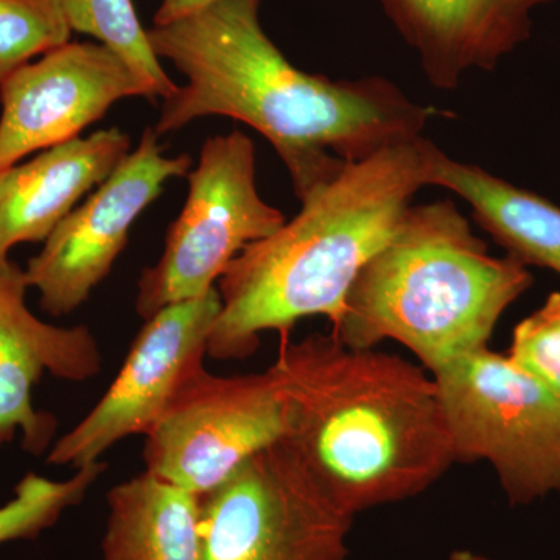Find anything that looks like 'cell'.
<instances>
[{"instance_id":"4","label":"cell","mask_w":560,"mask_h":560,"mask_svg":"<svg viewBox=\"0 0 560 560\" xmlns=\"http://www.w3.org/2000/svg\"><path fill=\"white\" fill-rule=\"evenodd\" d=\"M533 280L514 257L492 256L452 200L410 206L353 282L331 334L353 349L400 342L433 372L486 348Z\"/></svg>"},{"instance_id":"22","label":"cell","mask_w":560,"mask_h":560,"mask_svg":"<svg viewBox=\"0 0 560 560\" xmlns=\"http://www.w3.org/2000/svg\"><path fill=\"white\" fill-rule=\"evenodd\" d=\"M448 560H489L485 556L478 555V552L470 550H456L448 556Z\"/></svg>"},{"instance_id":"6","label":"cell","mask_w":560,"mask_h":560,"mask_svg":"<svg viewBox=\"0 0 560 560\" xmlns=\"http://www.w3.org/2000/svg\"><path fill=\"white\" fill-rule=\"evenodd\" d=\"M353 518L283 440L201 497L202 560H348Z\"/></svg>"},{"instance_id":"9","label":"cell","mask_w":560,"mask_h":560,"mask_svg":"<svg viewBox=\"0 0 560 560\" xmlns=\"http://www.w3.org/2000/svg\"><path fill=\"white\" fill-rule=\"evenodd\" d=\"M221 311L219 289L145 319L108 390L75 429L51 447L47 464L73 469L101 460L117 442L150 433L176 394L205 368Z\"/></svg>"},{"instance_id":"8","label":"cell","mask_w":560,"mask_h":560,"mask_svg":"<svg viewBox=\"0 0 560 560\" xmlns=\"http://www.w3.org/2000/svg\"><path fill=\"white\" fill-rule=\"evenodd\" d=\"M290 436V410L271 368L219 377L198 371L145 436V470L202 497L257 453Z\"/></svg>"},{"instance_id":"7","label":"cell","mask_w":560,"mask_h":560,"mask_svg":"<svg viewBox=\"0 0 560 560\" xmlns=\"http://www.w3.org/2000/svg\"><path fill=\"white\" fill-rule=\"evenodd\" d=\"M283 223L282 212L257 191L253 140L241 131L209 138L189 173V197L167 232L164 254L140 276L136 312L149 319L168 305L205 296L246 246Z\"/></svg>"},{"instance_id":"10","label":"cell","mask_w":560,"mask_h":560,"mask_svg":"<svg viewBox=\"0 0 560 560\" xmlns=\"http://www.w3.org/2000/svg\"><path fill=\"white\" fill-rule=\"evenodd\" d=\"M154 128H147L131 151L98 190L73 209L51 232L24 271L39 291L40 307L51 316L75 312L109 275L140 213L156 200L168 179L186 176L187 154L165 156Z\"/></svg>"},{"instance_id":"14","label":"cell","mask_w":560,"mask_h":560,"mask_svg":"<svg viewBox=\"0 0 560 560\" xmlns=\"http://www.w3.org/2000/svg\"><path fill=\"white\" fill-rule=\"evenodd\" d=\"M131 140L110 128L44 150L0 173V270L20 243L46 242L73 206L130 154Z\"/></svg>"},{"instance_id":"13","label":"cell","mask_w":560,"mask_h":560,"mask_svg":"<svg viewBox=\"0 0 560 560\" xmlns=\"http://www.w3.org/2000/svg\"><path fill=\"white\" fill-rule=\"evenodd\" d=\"M556 0H381L427 79L451 91L474 69L493 70L529 39L533 16Z\"/></svg>"},{"instance_id":"16","label":"cell","mask_w":560,"mask_h":560,"mask_svg":"<svg viewBox=\"0 0 560 560\" xmlns=\"http://www.w3.org/2000/svg\"><path fill=\"white\" fill-rule=\"evenodd\" d=\"M106 503L103 560H202L201 497L145 470Z\"/></svg>"},{"instance_id":"17","label":"cell","mask_w":560,"mask_h":560,"mask_svg":"<svg viewBox=\"0 0 560 560\" xmlns=\"http://www.w3.org/2000/svg\"><path fill=\"white\" fill-rule=\"evenodd\" d=\"M72 32L97 39L124 58L156 97L178 90L154 54L149 31L140 24L132 0H61Z\"/></svg>"},{"instance_id":"20","label":"cell","mask_w":560,"mask_h":560,"mask_svg":"<svg viewBox=\"0 0 560 560\" xmlns=\"http://www.w3.org/2000/svg\"><path fill=\"white\" fill-rule=\"evenodd\" d=\"M508 357L560 397V291L518 323Z\"/></svg>"},{"instance_id":"15","label":"cell","mask_w":560,"mask_h":560,"mask_svg":"<svg viewBox=\"0 0 560 560\" xmlns=\"http://www.w3.org/2000/svg\"><path fill=\"white\" fill-rule=\"evenodd\" d=\"M429 186L444 187L474 210V219L508 256L560 276V208L547 198L448 158L431 143Z\"/></svg>"},{"instance_id":"5","label":"cell","mask_w":560,"mask_h":560,"mask_svg":"<svg viewBox=\"0 0 560 560\" xmlns=\"http://www.w3.org/2000/svg\"><path fill=\"white\" fill-rule=\"evenodd\" d=\"M431 375L456 463H489L512 504L560 493L558 394L489 346Z\"/></svg>"},{"instance_id":"11","label":"cell","mask_w":560,"mask_h":560,"mask_svg":"<svg viewBox=\"0 0 560 560\" xmlns=\"http://www.w3.org/2000/svg\"><path fill=\"white\" fill-rule=\"evenodd\" d=\"M156 95L131 66L98 43H68L0 83V173L33 151L79 138L114 103Z\"/></svg>"},{"instance_id":"2","label":"cell","mask_w":560,"mask_h":560,"mask_svg":"<svg viewBox=\"0 0 560 560\" xmlns=\"http://www.w3.org/2000/svg\"><path fill=\"white\" fill-rule=\"evenodd\" d=\"M290 410V436L349 514L412 499L456 463L433 375L334 334L280 337L271 364Z\"/></svg>"},{"instance_id":"3","label":"cell","mask_w":560,"mask_h":560,"mask_svg":"<svg viewBox=\"0 0 560 560\" xmlns=\"http://www.w3.org/2000/svg\"><path fill=\"white\" fill-rule=\"evenodd\" d=\"M431 143L420 136L346 165L301 200L293 220L246 246L220 276L221 311L208 355L246 359L260 334L285 337L308 316H326L337 329L361 270L429 186Z\"/></svg>"},{"instance_id":"19","label":"cell","mask_w":560,"mask_h":560,"mask_svg":"<svg viewBox=\"0 0 560 560\" xmlns=\"http://www.w3.org/2000/svg\"><path fill=\"white\" fill-rule=\"evenodd\" d=\"M70 35L61 0H0V83Z\"/></svg>"},{"instance_id":"18","label":"cell","mask_w":560,"mask_h":560,"mask_svg":"<svg viewBox=\"0 0 560 560\" xmlns=\"http://www.w3.org/2000/svg\"><path fill=\"white\" fill-rule=\"evenodd\" d=\"M102 460L77 469L69 480L54 481L27 474L14 489V497L0 508V545L36 539L51 528L69 508L77 506L102 477Z\"/></svg>"},{"instance_id":"21","label":"cell","mask_w":560,"mask_h":560,"mask_svg":"<svg viewBox=\"0 0 560 560\" xmlns=\"http://www.w3.org/2000/svg\"><path fill=\"white\" fill-rule=\"evenodd\" d=\"M215 2L219 0H162L160 9L154 14V25L160 27V25L172 24Z\"/></svg>"},{"instance_id":"12","label":"cell","mask_w":560,"mask_h":560,"mask_svg":"<svg viewBox=\"0 0 560 560\" xmlns=\"http://www.w3.org/2000/svg\"><path fill=\"white\" fill-rule=\"evenodd\" d=\"M28 283L10 261L0 270V448L22 434V448L43 455L57 419L36 410L32 390L46 372L61 381L86 382L102 372L98 342L86 326L44 323L25 304Z\"/></svg>"},{"instance_id":"1","label":"cell","mask_w":560,"mask_h":560,"mask_svg":"<svg viewBox=\"0 0 560 560\" xmlns=\"http://www.w3.org/2000/svg\"><path fill=\"white\" fill-rule=\"evenodd\" d=\"M261 0H219L149 31L158 58L187 79L162 105L158 136L205 116H226L270 140L296 197L378 151L423 136L438 109L383 77L334 81L294 68L268 38Z\"/></svg>"}]
</instances>
